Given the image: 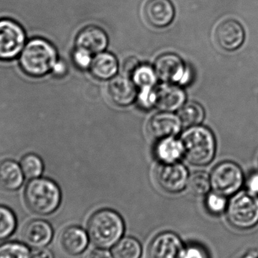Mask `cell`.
Segmentation results:
<instances>
[{
    "label": "cell",
    "instance_id": "cell-1",
    "mask_svg": "<svg viewBox=\"0 0 258 258\" xmlns=\"http://www.w3.org/2000/svg\"><path fill=\"white\" fill-rule=\"evenodd\" d=\"M87 228L92 243L98 248L107 249L120 240L125 224L117 212L105 209L95 212L91 216Z\"/></svg>",
    "mask_w": 258,
    "mask_h": 258
},
{
    "label": "cell",
    "instance_id": "cell-2",
    "mask_svg": "<svg viewBox=\"0 0 258 258\" xmlns=\"http://www.w3.org/2000/svg\"><path fill=\"white\" fill-rule=\"evenodd\" d=\"M57 50L42 38H34L26 44L20 55V66L24 74L32 77L46 75L57 61Z\"/></svg>",
    "mask_w": 258,
    "mask_h": 258
},
{
    "label": "cell",
    "instance_id": "cell-3",
    "mask_svg": "<svg viewBox=\"0 0 258 258\" xmlns=\"http://www.w3.org/2000/svg\"><path fill=\"white\" fill-rule=\"evenodd\" d=\"M184 157L189 163L197 166L206 165L214 159L216 142L213 133L206 127H189L180 137Z\"/></svg>",
    "mask_w": 258,
    "mask_h": 258
},
{
    "label": "cell",
    "instance_id": "cell-4",
    "mask_svg": "<svg viewBox=\"0 0 258 258\" xmlns=\"http://www.w3.org/2000/svg\"><path fill=\"white\" fill-rule=\"evenodd\" d=\"M24 200L27 207L33 213L48 215L58 209L61 201V192L52 180L34 178L26 186Z\"/></svg>",
    "mask_w": 258,
    "mask_h": 258
},
{
    "label": "cell",
    "instance_id": "cell-5",
    "mask_svg": "<svg viewBox=\"0 0 258 258\" xmlns=\"http://www.w3.org/2000/svg\"><path fill=\"white\" fill-rule=\"evenodd\" d=\"M229 222L238 229L247 230L258 224V196L251 191L235 194L227 206Z\"/></svg>",
    "mask_w": 258,
    "mask_h": 258
},
{
    "label": "cell",
    "instance_id": "cell-6",
    "mask_svg": "<svg viewBox=\"0 0 258 258\" xmlns=\"http://www.w3.org/2000/svg\"><path fill=\"white\" fill-rule=\"evenodd\" d=\"M158 79L165 83L185 86L192 80V73L178 55L172 53L162 54L154 63Z\"/></svg>",
    "mask_w": 258,
    "mask_h": 258
},
{
    "label": "cell",
    "instance_id": "cell-7",
    "mask_svg": "<svg viewBox=\"0 0 258 258\" xmlns=\"http://www.w3.org/2000/svg\"><path fill=\"white\" fill-rule=\"evenodd\" d=\"M210 180L215 192L226 197L239 191L243 183L244 176L242 170L236 163L224 162L214 168Z\"/></svg>",
    "mask_w": 258,
    "mask_h": 258
},
{
    "label": "cell",
    "instance_id": "cell-8",
    "mask_svg": "<svg viewBox=\"0 0 258 258\" xmlns=\"http://www.w3.org/2000/svg\"><path fill=\"white\" fill-rule=\"evenodd\" d=\"M24 29L13 20L0 19V60H9L19 55L24 48Z\"/></svg>",
    "mask_w": 258,
    "mask_h": 258
},
{
    "label": "cell",
    "instance_id": "cell-9",
    "mask_svg": "<svg viewBox=\"0 0 258 258\" xmlns=\"http://www.w3.org/2000/svg\"><path fill=\"white\" fill-rule=\"evenodd\" d=\"M156 175L161 189L169 194L181 192L187 186L189 180L187 169L179 162L162 164L158 168Z\"/></svg>",
    "mask_w": 258,
    "mask_h": 258
},
{
    "label": "cell",
    "instance_id": "cell-10",
    "mask_svg": "<svg viewBox=\"0 0 258 258\" xmlns=\"http://www.w3.org/2000/svg\"><path fill=\"white\" fill-rule=\"evenodd\" d=\"M215 40L226 51L239 48L245 39V30L242 24L235 19H226L215 29Z\"/></svg>",
    "mask_w": 258,
    "mask_h": 258
},
{
    "label": "cell",
    "instance_id": "cell-11",
    "mask_svg": "<svg viewBox=\"0 0 258 258\" xmlns=\"http://www.w3.org/2000/svg\"><path fill=\"white\" fill-rule=\"evenodd\" d=\"M183 244L180 238L171 232L160 233L153 238L147 250L148 258H180Z\"/></svg>",
    "mask_w": 258,
    "mask_h": 258
},
{
    "label": "cell",
    "instance_id": "cell-12",
    "mask_svg": "<svg viewBox=\"0 0 258 258\" xmlns=\"http://www.w3.org/2000/svg\"><path fill=\"white\" fill-rule=\"evenodd\" d=\"M109 98L118 107H128L137 100V86L126 75L116 76L107 87Z\"/></svg>",
    "mask_w": 258,
    "mask_h": 258
},
{
    "label": "cell",
    "instance_id": "cell-13",
    "mask_svg": "<svg viewBox=\"0 0 258 258\" xmlns=\"http://www.w3.org/2000/svg\"><path fill=\"white\" fill-rule=\"evenodd\" d=\"M182 125L180 118L171 112L156 113L147 124V131L153 138L156 139L174 137L180 132Z\"/></svg>",
    "mask_w": 258,
    "mask_h": 258
},
{
    "label": "cell",
    "instance_id": "cell-14",
    "mask_svg": "<svg viewBox=\"0 0 258 258\" xmlns=\"http://www.w3.org/2000/svg\"><path fill=\"white\" fill-rule=\"evenodd\" d=\"M147 22L156 28H165L174 21L175 10L170 0H149L144 7Z\"/></svg>",
    "mask_w": 258,
    "mask_h": 258
},
{
    "label": "cell",
    "instance_id": "cell-15",
    "mask_svg": "<svg viewBox=\"0 0 258 258\" xmlns=\"http://www.w3.org/2000/svg\"><path fill=\"white\" fill-rule=\"evenodd\" d=\"M156 107L161 111L172 113L185 104L186 94L178 85L164 83L156 88Z\"/></svg>",
    "mask_w": 258,
    "mask_h": 258
},
{
    "label": "cell",
    "instance_id": "cell-16",
    "mask_svg": "<svg viewBox=\"0 0 258 258\" xmlns=\"http://www.w3.org/2000/svg\"><path fill=\"white\" fill-rule=\"evenodd\" d=\"M108 42V36L104 30L91 25L85 27L77 35L76 47L83 48L91 54H97L104 51Z\"/></svg>",
    "mask_w": 258,
    "mask_h": 258
},
{
    "label": "cell",
    "instance_id": "cell-17",
    "mask_svg": "<svg viewBox=\"0 0 258 258\" xmlns=\"http://www.w3.org/2000/svg\"><path fill=\"white\" fill-rule=\"evenodd\" d=\"M89 237L86 232L81 227L71 226L60 233L59 243L60 248L68 255H80L87 248Z\"/></svg>",
    "mask_w": 258,
    "mask_h": 258
},
{
    "label": "cell",
    "instance_id": "cell-18",
    "mask_svg": "<svg viewBox=\"0 0 258 258\" xmlns=\"http://www.w3.org/2000/svg\"><path fill=\"white\" fill-rule=\"evenodd\" d=\"M22 236L27 245L36 248H42L48 245L52 239V227L47 221L33 220L26 224Z\"/></svg>",
    "mask_w": 258,
    "mask_h": 258
},
{
    "label": "cell",
    "instance_id": "cell-19",
    "mask_svg": "<svg viewBox=\"0 0 258 258\" xmlns=\"http://www.w3.org/2000/svg\"><path fill=\"white\" fill-rule=\"evenodd\" d=\"M119 70V63L114 54L110 52L95 54L89 71L92 75L98 80H110L114 78Z\"/></svg>",
    "mask_w": 258,
    "mask_h": 258
},
{
    "label": "cell",
    "instance_id": "cell-20",
    "mask_svg": "<svg viewBox=\"0 0 258 258\" xmlns=\"http://www.w3.org/2000/svg\"><path fill=\"white\" fill-rule=\"evenodd\" d=\"M155 156L162 164H173L184 156L183 144L174 137L160 139L155 147Z\"/></svg>",
    "mask_w": 258,
    "mask_h": 258
},
{
    "label": "cell",
    "instance_id": "cell-21",
    "mask_svg": "<svg viewBox=\"0 0 258 258\" xmlns=\"http://www.w3.org/2000/svg\"><path fill=\"white\" fill-rule=\"evenodd\" d=\"M24 173L18 163L12 160L0 162V188L3 190L15 191L21 187Z\"/></svg>",
    "mask_w": 258,
    "mask_h": 258
},
{
    "label": "cell",
    "instance_id": "cell-22",
    "mask_svg": "<svg viewBox=\"0 0 258 258\" xmlns=\"http://www.w3.org/2000/svg\"><path fill=\"white\" fill-rule=\"evenodd\" d=\"M182 125L186 127L200 125L205 118V110L199 103H186L180 109L178 114Z\"/></svg>",
    "mask_w": 258,
    "mask_h": 258
},
{
    "label": "cell",
    "instance_id": "cell-23",
    "mask_svg": "<svg viewBox=\"0 0 258 258\" xmlns=\"http://www.w3.org/2000/svg\"><path fill=\"white\" fill-rule=\"evenodd\" d=\"M113 253L115 258H141L142 247L135 238L125 237L114 245Z\"/></svg>",
    "mask_w": 258,
    "mask_h": 258
},
{
    "label": "cell",
    "instance_id": "cell-24",
    "mask_svg": "<svg viewBox=\"0 0 258 258\" xmlns=\"http://www.w3.org/2000/svg\"><path fill=\"white\" fill-rule=\"evenodd\" d=\"M130 78L137 88L142 89L145 87H154L158 77L154 68H152L150 65L139 63L132 73Z\"/></svg>",
    "mask_w": 258,
    "mask_h": 258
},
{
    "label": "cell",
    "instance_id": "cell-25",
    "mask_svg": "<svg viewBox=\"0 0 258 258\" xmlns=\"http://www.w3.org/2000/svg\"><path fill=\"white\" fill-rule=\"evenodd\" d=\"M188 187L192 194L196 196L206 195L210 190V176L205 171H197L189 176Z\"/></svg>",
    "mask_w": 258,
    "mask_h": 258
},
{
    "label": "cell",
    "instance_id": "cell-26",
    "mask_svg": "<svg viewBox=\"0 0 258 258\" xmlns=\"http://www.w3.org/2000/svg\"><path fill=\"white\" fill-rule=\"evenodd\" d=\"M15 213L9 208L0 206V240L8 239L16 230Z\"/></svg>",
    "mask_w": 258,
    "mask_h": 258
},
{
    "label": "cell",
    "instance_id": "cell-27",
    "mask_svg": "<svg viewBox=\"0 0 258 258\" xmlns=\"http://www.w3.org/2000/svg\"><path fill=\"white\" fill-rule=\"evenodd\" d=\"M21 168L27 178H37L43 171V162L36 155L27 154L21 159Z\"/></svg>",
    "mask_w": 258,
    "mask_h": 258
},
{
    "label": "cell",
    "instance_id": "cell-28",
    "mask_svg": "<svg viewBox=\"0 0 258 258\" xmlns=\"http://www.w3.org/2000/svg\"><path fill=\"white\" fill-rule=\"evenodd\" d=\"M0 258H31V255L24 244L10 242L0 245Z\"/></svg>",
    "mask_w": 258,
    "mask_h": 258
},
{
    "label": "cell",
    "instance_id": "cell-29",
    "mask_svg": "<svg viewBox=\"0 0 258 258\" xmlns=\"http://www.w3.org/2000/svg\"><path fill=\"white\" fill-rule=\"evenodd\" d=\"M137 101L141 108L150 110L156 107V92L154 87H145L140 89L138 93Z\"/></svg>",
    "mask_w": 258,
    "mask_h": 258
},
{
    "label": "cell",
    "instance_id": "cell-30",
    "mask_svg": "<svg viewBox=\"0 0 258 258\" xmlns=\"http://www.w3.org/2000/svg\"><path fill=\"white\" fill-rule=\"evenodd\" d=\"M93 54L83 48L76 47L73 51L72 59L74 64L79 69L87 70L90 68L92 64Z\"/></svg>",
    "mask_w": 258,
    "mask_h": 258
},
{
    "label": "cell",
    "instance_id": "cell-31",
    "mask_svg": "<svg viewBox=\"0 0 258 258\" xmlns=\"http://www.w3.org/2000/svg\"><path fill=\"white\" fill-rule=\"evenodd\" d=\"M206 206L209 212L214 214H220L224 211L227 206V201L224 196L217 194H211L206 199Z\"/></svg>",
    "mask_w": 258,
    "mask_h": 258
},
{
    "label": "cell",
    "instance_id": "cell-32",
    "mask_svg": "<svg viewBox=\"0 0 258 258\" xmlns=\"http://www.w3.org/2000/svg\"><path fill=\"white\" fill-rule=\"evenodd\" d=\"M180 258H209L207 251L198 244L186 245L182 250Z\"/></svg>",
    "mask_w": 258,
    "mask_h": 258
},
{
    "label": "cell",
    "instance_id": "cell-33",
    "mask_svg": "<svg viewBox=\"0 0 258 258\" xmlns=\"http://www.w3.org/2000/svg\"><path fill=\"white\" fill-rule=\"evenodd\" d=\"M67 73H68V66L63 60H57L54 68L51 70V74L57 78H62L66 75Z\"/></svg>",
    "mask_w": 258,
    "mask_h": 258
},
{
    "label": "cell",
    "instance_id": "cell-34",
    "mask_svg": "<svg viewBox=\"0 0 258 258\" xmlns=\"http://www.w3.org/2000/svg\"><path fill=\"white\" fill-rule=\"evenodd\" d=\"M31 258H54V254L48 248H36L32 252Z\"/></svg>",
    "mask_w": 258,
    "mask_h": 258
},
{
    "label": "cell",
    "instance_id": "cell-35",
    "mask_svg": "<svg viewBox=\"0 0 258 258\" xmlns=\"http://www.w3.org/2000/svg\"><path fill=\"white\" fill-rule=\"evenodd\" d=\"M139 63V62L135 57H129L128 60L125 61V68H124L125 73V75L130 77L132 73Z\"/></svg>",
    "mask_w": 258,
    "mask_h": 258
},
{
    "label": "cell",
    "instance_id": "cell-36",
    "mask_svg": "<svg viewBox=\"0 0 258 258\" xmlns=\"http://www.w3.org/2000/svg\"><path fill=\"white\" fill-rule=\"evenodd\" d=\"M87 258H114L110 251L104 248L95 249L91 251Z\"/></svg>",
    "mask_w": 258,
    "mask_h": 258
},
{
    "label": "cell",
    "instance_id": "cell-37",
    "mask_svg": "<svg viewBox=\"0 0 258 258\" xmlns=\"http://www.w3.org/2000/svg\"><path fill=\"white\" fill-rule=\"evenodd\" d=\"M247 185L248 190L258 195V173H254L250 176Z\"/></svg>",
    "mask_w": 258,
    "mask_h": 258
},
{
    "label": "cell",
    "instance_id": "cell-38",
    "mask_svg": "<svg viewBox=\"0 0 258 258\" xmlns=\"http://www.w3.org/2000/svg\"><path fill=\"white\" fill-rule=\"evenodd\" d=\"M242 258H255V257H253V256H251V255H246V256H244V257H242Z\"/></svg>",
    "mask_w": 258,
    "mask_h": 258
}]
</instances>
